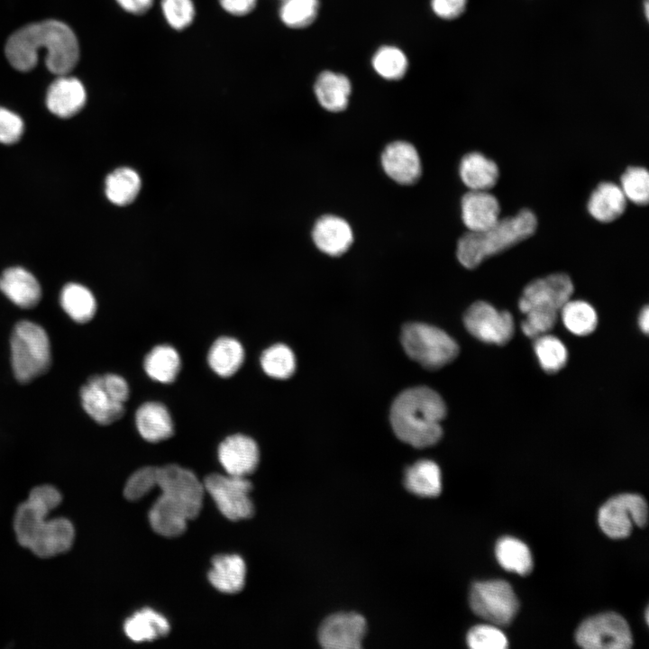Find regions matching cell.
I'll use <instances>...</instances> for the list:
<instances>
[{"label":"cell","instance_id":"cell-1","mask_svg":"<svg viewBox=\"0 0 649 649\" xmlns=\"http://www.w3.org/2000/svg\"><path fill=\"white\" fill-rule=\"evenodd\" d=\"M46 50V66L59 76L67 75L78 60L79 49L73 31L65 23L48 20L28 24L8 39L5 55L20 71H28L38 61L39 50Z\"/></svg>","mask_w":649,"mask_h":649},{"label":"cell","instance_id":"cell-2","mask_svg":"<svg viewBox=\"0 0 649 649\" xmlns=\"http://www.w3.org/2000/svg\"><path fill=\"white\" fill-rule=\"evenodd\" d=\"M446 415L442 397L427 387H416L400 393L390 410L395 434L403 442L424 448L435 444L441 438V421Z\"/></svg>","mask_w":649,"mask_h":649},{"label":"cell","instance_id":"cell-3","mask_svg":"<svg viewBox=\"0 0 649 649\" xmlns=\"http://www.w3.org/2000/svg\"><path fill=\"white\" fill-rule=\"evenodd\" d=\"M536 226V217L528 209H523L513 216L499 218L484 231H469L464 233L457 242V259L463 267L474 269L487 257L498 254L531 236Z\"/></svg>","mask_w":649,"mask_h":649},{"label":"cell","instance_id":"cell-4","mask_svg":"<svg viewBox=\"0 0 649 649\" xmlns=\"http://www.w3.org/2000/svg\"><path fill=\"white\" fill-rule=\"evenodd\" d=\"M11 364L22 384L44 375L51 365L50 343L46 331L28 320L18 322L10 337Z\"/></svg>","mask_w":649,"mask_h":649},{"label":"cell","instance_id":"cell-5","mask_svg":"<svg viewBox=\"0 0 649 649\" xmlns=\"http://www.w3.org/2000/svg\"><path fill=\"white\" fill-rule=\"evenodd\" d=\"M401 343L411 359L430 370L443 367L459 352L458 344L449 334L427 324H406L401 332Z\"/></svg>","mask_w":649,"mask_h":649},{"label":"cell","instance_id":"cell-6","mask_svg":"<svg viewBox=\"0 0 649 649\" xmlns=\"http://www.w3.org/2000/svg\"><path fill=\"white\" fill-rule=\"evenodd\" d=\"M470 603L473 612L495 624L507 625L518 609V601L511 586L505 580H493L473 584Z\"/></svg>","mask_w":649,"mask_h":649},{"label":"cell","instance_id":"cell-7","mask_svg":"<svg viewBox=\"0 0 649 649\" xmlns=\"http://www.w3.org/2000/svg\"><path fill=\"white\" fill-rule=\"evenodd\" d=\"M203 486L229 520L238 521L253 516L254 507L249 497L252 486L245 477L214 473L206 476Z\"/></svg>","mask_w":649,"mask_h":649},{"label":"cell","instance_id":"cell-8","mask_svg":"<svg viewBox=\"0 0 649 649\" xmlns=\"http://www.w3.org/2000/svg\"><path fill=\"white\" fill-rule=\"evenodd\" d=\"M648 508L645 499L637 494L625 493L609 498L599 509V524L610 538L628 536L633 524L646 525Z\"/></svg>","mask_w":649,"mask_h":649},{"label":"cell","instance_id":"cell-9","mask_svg":"<svg viewBox=\"0 0 649 649\" xmlns=\"http://www.w3.org/2000/svg\"><path fill=\"white\" fill-rule=\"evenodd\" d=\"M576 642L588 649H626L631 647L633 638L626 621L609 612L583 621L576 632Z\"/></svg>","mask_w":649,"mask_h":649},{"label":"cell","instance_id":"cell-10","mask_svg":"<svg viewBox=\"0 0 649 649\" xmlns=\"http://www.w3.org/2000/svg\"><path fill=\"white\" fill-rule=\"evenodd\" d=\"M157 487L187 512L189 519L200 513L204 486L191 471L177 464H168L157 469Z\"/></svg>","mask_w":649,"mask_h":649},{"label":"cell","instance_id":"cell-11","mask_svg":"<svg viewBox=\"0 0 649 649\" xmlns=\"http://www.w3.org/2000/svg\"><path fill=\"white\" fill-rule=\"evenodd\" d=\"M463 323L471 335L486 343L503 345L515 332L512 315L485 301L473 303L464 314Z\"/></svg>","mask_w":649,"mask_h":649},{"label":"cell","instance_id":"cell-12","mask_svg":"<svg viewBox=\"0 0 649 649\" xmlns=\"http://www.w3.org/2000/svg\"><path fill=\"white\" fill-rule=\"evenodd\" d=\"M72 523L63 517L46 520L38 517L30 526L20 544L42 558L51 557L68 551L74 541Z\"/></svg>","mask_w":649,"mask_h":649},{"label":"cell","instance_id":"cell-13","mask_svg":"<svg viewBox=\"0 0 649 649\" xmlns=\"http://www.w3.org/2000/svg\"><path fill=\"white\" fill-rule=\"evenodd\" d=\"M574 286L565 273H553L531 281L524 288L518 307L525 314L536 307L552 308L560 311L571 299Z\"/></svg>","mask_w":649,"mask_h":649},{"label":"cell","instance_id":"cell-14","mask_svg":"<svg viewBox=\"0 0 649 649\" xmlns=\"http://www.w3.org/2000/svg\"><path fill=\"white\" fill-rule=\"evenodd\" d=\"M366 632V621L357 613H337L328 617L318 632L320 644L327 649H357Z\"/></svg>","mask_w":649,"mask_h":649},{"label":"cell","instance_id":"cell-15","mask_svg":"<svg viewBox=\"0 0 649 649\" xmlns=\"http://www.w3.org/2000/svg\"><path fill=\"white\" fill-rule=\"evenodd\" d=\"M218 459L228 475L246 477L256 470L260 451L251 437L235 434L219 444Z\"/></svg>","mask_w":649,"mask_h":649},{"label":"cell","instance_id":"cell-16","mask_svg":"<svg viewBox=\"0 0 649 649\" xmlns=\"http://www.w3.org/2000/svg\"><path fill=\"white\" fill-rule=\"evenodd\" d=\"M381 166L388 178L400 185H412L418 180L422 165L413 144L396 141L388 144L381 153Z\"/></svg>","mask_w":649,"mask_h":649},{"label":"cell","instance_id":"cell-17","mask_svg":"<svg viewBox=\"0 0 649 649\" xmlns=\"http://www.w3.org/2000/svg\"><path fill=\"white\" fill-rule=\"evenodd\" d=\"M81 404L86 413L97 424L108 425L124 414V404L116 401L103 383L102 375H93L80 389Z\"/></svg>","mask_w":649,"mask_h":649},{"label":"cell","instance_id":"cell-18","mask_svg":"<svg viewBox=\"0 0 649 649\" xmlns=\"http://www.w3.org/2000/svg\"><path fill=\"white\" fill-rule=\"evenodd\" d=\"M312 239L316 248L329 255L340 256L346 252L353 242L351 225L343 218L325 215L315 222Z\"/></svg>","mask_w":649,"mask_h":649},{"label":"cell","instance_id":"cell-19","mask_svg":"<svg viewBox=\"0 0 649 649\" xmlns=\"http://www.w3.org/2000/svg\"><path fill=\"white\" fill-rule=\"evenodd\" d=\"M462 219L469 231L481 232L499 219L498 199L488 190H470L462 198Z\"/></svg>","mask_w":649,"mask_h":649},{"label":"cell","instance_id":"cell-20","mask_svg":"<svg viewBox=\"0 0 649 649\" xmlns=\"http://www.w3.org/2000/svg\"><path fill=\"white\" fill-rule=\"evenodd\" d=\"M87 94L82 83L76 78L59 76L49 87L46 96L48 109L62 118L78 113L85 105Z\"/></svg>","mask_w":649,"mask_h":649},{"label":"cell","instance_id":"cell-21","mask_svg":"<svg viewBox=\"0 0 649 649\" xmlns=\"http://www.w3.org/2000/svg\"><path fill=\"white\" fill-rule=\"evenodd\" d=\"M0 290L23 309L35 307L41 298V288L37 279L22 267H11L2 273Z\"/></svg>","mask_w":649,"mask_h":649},{"label":"cell","instance_id":"cell-22","mask_svg":"<svg viewBox=\"0 0 649 649\" xmlns=\"http://www.w3.org/2000/svg\"><path fill=\"white\" fill-rule=\"evenodd\" d=\"M135 424L141 436L151 443H159L172 436V417L160 402L149 401L141 405L135 413Z\"/></svg>","mask_w":649,"mask_h":649},{"label":"cell","instance_id":"cell-23","mask_svg":"<svg viewBox=\"0 0 649 649\" xmlns=\"http://www.w3.org/2000/svg\"><path fill=\"white\" fill-rule=\"evenodd\" d=\"M246 566L237 554H220L212 560L208 572L210 583L224 593H237L245 584Z\"/></svg>","mask_w":649,"mask_h":649},{"label":"cell","instance_id":"cell-24","mask_svg":"<svg viewBox=\"0 0 649 649\" xmlns=\"http://www.w3.org/2000/svg\"><path fill=\"white\" fill-rule=\"evenodd\" d=\"M314 92L324 109L338 113L348 105L352 84L343 74L323 71L315 80Z\"/></svg>","mask_w":649,"mask_h":649},{"label":"cell","instance_id":"cell-25","mask_svg":"<svg viewBox=\"0 0 649 649\" xmlns=\"http://www.w3.org/2000/svg\"><path fill=\"white\" fill-rule=\"evenodd\" d=\"M189 517L186 511L169 498L161 494L149 512L151 528L159 535L175 537L187 529Z\"/></svg>","mask_w":649,"mask_h":649},{"label":"cell","instance_id":"cell-26","mask_svg":"<svg viewBox=\"0 0 649 649\" xmlns=\"http://www.w3.org/2000/svg\"><path fill=\"white\" fill-rule=\"evenodd\" d=\"M459 175L470 190H489L496 185L499 171L492 160L474 151L461 160Z\"/></svg>","mask_w":649,"mask_h":649},{"label":"cell","instance_id":"cell-27","mask_svg":"<svg viewBox=\"0 0 649 649\" xmlns=\"http://www.w3.org/2000/svg\"><path fill=\"white\" fill-rule=\"evenodd\" d=\"M626 206V198L620 187L612 182H602L591 193L587 207L594 219L609 223L623 214Z\"/></svg>","mask_w":649,"mask_h":649},{"label":"cell","instance_id":"cell-28","mask_svg":"<svg viewBox=\"0 0 649 649\" xmlns=\"http://www.w3.org/2000/svg\"><path fill=\"white\" fill-rule=\"evenodd\" d=\"M244 356V349L237 339L222 336L212 343L207 354V361L216 375L228 378L241 368Z\"/></svg>","mask_w":649,"mask_h":649},{"label":"cell","instance_id":"cell-29","mask_svg":"<svg viewBox=\"0 0 649 649\" xmlns=\"http://www.w3.org/2000/svg\"><path fill=\"white\" fill-rule=\"evenodd\" d=\"M168 620L160 613L146 608L135 612L124 625L125 635L134 642L152 641L169 634Z\"/></svg>","mask_w":649,"mask_h":649},{"label":"cell","instance_id":"cell-30","mask_svg":"<svg viewBox=\"0 0 649 649\" xmlns=\"http://www.w3.org/2000/svg\"><path fill=\"white\" fill-rule=\"evenodd\" d=\"M147 375L160 383L175 380L180 370L181 361L178 351L171 345L160 344L145 356L143 362Z\"/></svg>","mask_w":649,"mask_h":649},{"label":"cell","instance_id":"cell-31","mask_svg":"<svg viewBox=\"0 0 649 649\" xmlns=\"http://www.w3.org/2000/svg\"><path fill=\"white\" fill-rule=\"evenodd\" d=\"M404 483L410 492L417 496L436 497L442 489L440 468L433 461H418L407 469Z\"/></svg>","mask_w":649,"mask_h":649},{"label":"cell","instance_id":"cell-32","mask_svg":"<svg viewBox=\"0 0 649 649\" xmlns=\"http://www.w3.org/2000/svg\"><path fill=\"white\" fill-rule=\"evenodd\" d=\"M60 305L68 315L78 324L89 322L96 311V301L92 292L78 283L65 285L60 292Z\"/></svg>","mask_w":649,"mask_h":649},{"label":"cell","instance_id":"cell-33","mask_svg":"<svg viewBox=\"0 0 649 649\" xmlns=\"http://www.w3.org/2000/svg\"><path fill=\"white\" fill-rule=\"evenodd\" d=\"M142 182L133 169L122 167L112 171L105 182V193L110 202L116 206L132 203L139 194Z\"/></svg>","mask_w":649,"mask_h":649},{"label":"cell","instance_id":"cell-34","mask_svg":"<svg viewBox=\"0 0 649 649\" xmlns=\"http://www.w3.org/2000/svg\"><path fill=\"white\" fill-rule=\"evenodd\" d=\"M495 551L498 563L505 570L521 575H526L532 571V554L522 541L510 536L502 537L498 541Z\"/></svg>","mask_w":649,"mask_h":649},{"label":"cell","instance_id":"cell-35","mask_svg":"<svg viewBox=\"0 0 649 649\" xmlns=\"http://www.w3.org/2000/svg\"><path fill=\"white\" fill-rule=\"evenodd\" d=\"M560 311L564 326L575 335H588L598 325L597 312L586 301L570 299L562 306Z\"/></svg>","mask_w":649,"mask_h":649},{"label":"cell","instance_id":"cell-36","mask_svg":"<svg viewBox=\"0 0 649 649\" xmlns=\"http://www.w3.org/2000/svg\"><path fill=\"white\" fill-rule=\"evenodd\" d=\"M534 351L541 368L547 373L562 370L568 361V351L563 343L551 334L535 338Z\"/></svg>","mask_w":649,"mask_h":649},{"label":"cell","instance_id":"cell-37","mask_svg":"<svg viewBox=\"0 0 649 649\" xmlns=\"http://www.w3.org/2000/svg\"><path fill=\"white\" fill-rule=\"evenodd\" d=\"M261 365L268 376L277 379H286L296 370V358L288 346L277 343L262 352Z\"/></svg>","mask_w":649,"mask_h":649},{"label":"cell","instance_id":"cell-38","mask_svg":"<svg viewBox=\"0 0 649 649\" xmlns=\"http://www.w3.org/2000/svg\"><path fill=\"white\" fill-rule=\"evenodd\" d=\"M371 65L378 75L387 80L402 78L407 69L408 61L405 53L395 46L385 45L374 53Z\"/></svg>","mask_w":649,"mask_h":649},{"label":"cell","instance_id":"cell-39","mask_svg":"<svg viewBox=\"0 0 649 649\" xmlns=\"http://www.w3.org/2000/svg\"><path fill=\"white\" fill-rule=\"evenodd\" d=\"M318 8V0H282L279 17L289 28H305L315 21Z\"/></svg>","mask_w":649,"mask_h":649},{"label":"cell","instance_id":"cell-40","mask_svg":"<svg viewBox=\"0 0 649 649\" xmlns=\"http://www.w3.org/2000/svg\"><path fill=\"white\" fill-rule=\"evenodd\" d=\"M620 188L626 198L636 205H646L649 198V174L643 167H629L621 176Z\"/></svg>","mask_w":649,"mask_h":649},{"label":"cell","instance_id":"cell-41","mask_svg":"<svg viewBox=\"0 0 649 649\" xmlns=\"http://www.w3.org/2000/svg\"><path fill=\"white\" fill-rule=\"evenodd\" d=\"M557 310L545 307H536L528 310L526 318L521 324L523 334L529 338H536L547 334L555 325L558 318Z\"/></svg>","mask_w":649,"mask_h":649},{"label":"cell","instance_id":"cell-42","mask_svg":"<svg viewBox=\"0 0 649 649\" xmlns=\"http://www.w3.org/2000/svg\"><path fill=\"white\" fill-rule=\"evenodd\" d=\"M467 643L473 649H504L507 639L504 633L490 625L473 626L467 635Z\"/></svg>","mask_w":649,"mask_h":649},{"label":"cell","instance_id":"cell-43","mask_svg":"<svg viewBox=\"0 0 649 649\" xmlns=\"http://www.w3.org/2000/svg\"><path fill=\"white\" fill-rule=\"evenodd\" d=\"M161 10L168 23L178 31L189 26L195 17L192 0H161Z\"/></svg>","mask_w":649,"mask_h":649},{"label":"cell","instance_id":"cell-44","mask_svg":"<svg viewBox=\"0 0 649 649\" xmlns=\"http://www.w3.org/2000/svg\"><path fill=\"white\" fill-rule=\"evenodd\" d=\"M157 469L147 466L133 473L124 486V497L129 500H137L157 487Z\"/></svg>","mask_w":649,"mask_h":649},{"label":"cell","instance_id":"cell-45","mask_svg":"<svg viewBox=\"0 0 649 649\" xmlns=\"http://www.w3.org/2000/svg\"><path fill=\"white\" fill-rule=\"evenodd\" d=\"M23 133V122L15 113L0 107V142L13 144L20 140Z\"/></svg>","mask_w":649,"mask_h":649},{"label":"cell","instance_id":"cell-46","mask_svg":"<svg viewBox=\"0 0 649 649\" xmlns=\"http://www.w3.org/2000/svg\"><path fill=\"white\" fill-rule=\"evenodd\" d=\"M467 0H431L434 13L445 20L455 19L465 10Z\"/></svg>","mask_w":649,"mask_h":649},{"label":"cell","instance_id":"cell-47","mask_svg":"<svg viewBox=\"0 0 649 649\" xmlns=\"http://www.w3.org/2000/svg\"><path fill=\"white\" fill-rule=\"evenodd\" d=\"M103 383L109 394L118 402L124 404L129 398L130 388L127 381L120 375L106 373L102 375Z\"/></svg>","mask_w":649,"mask_h":649},{"label":"cell","instance_id":"cell-48","mask_svg":"<svg viewBox=\"0 0 649 649\" xmlns=\"http://www.w3.org/2000/svg\"><path fill=\"white\" fill-rule=\"evenodd\" d=\"M29 496L41 501L50 509L58 507L62 499L59 491L50 485H41L35 487L32 489Z\"/></svg>","mask_w":649,"mask_h":649},{"label":"cell","instance_id":"cell-49","mask_svg":"<svg viewBox=\"0 0 649 649\" xmlns=\"http://www.w3.org/2000/svg\"><path fill=\"white\" fill-rule=\"evenodd\" d=\"M222 8L233 15H246L255 7L257 0H219Z\"/></svg>","mask_w":649,"mask_h":649},{"label":"cell","instance_id":"cell-50","mask_svg":"<svg viewBox=\"0 0 649 649\" xmlns=\"http://www.w3.org/2000/svg\"><path fill=\"white\" fill-rule=\"evenodd\" d=\"M154 0H116L118 5L126 12L133 14H142L152 5Z\"/></svg>","mask_w":649,"mask_h":649},{"label":"cell","instance_id":"cell-51","mask_svg":"<svg viewBox=\"0 0 649 649\" xmlns=\"http://www.w3.org/2000/svg\"><path fill=\"white\" fill-rule=\"evenodd\" d=\"M638 325L641 331L647 334L649 331V308L645 306L640 312L638 316Z\"/></svg>","mask_w":649,"mask_h":649}]
</instances>
